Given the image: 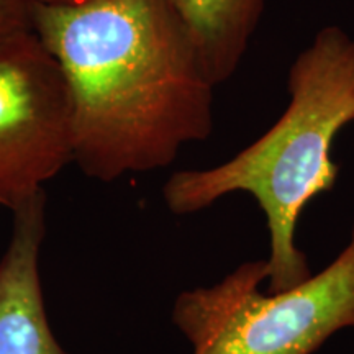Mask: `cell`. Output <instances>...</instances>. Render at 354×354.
<instances>
[{"mask_svg": "<svg viewBox=\"0 0 354 354\" xmlns=\"http://www.w3.org/2000/svg\"><path fill=\"white\" fill-rule=\"evenodd\" d=\"M69 97L73 162L102 183L172 165L214 131V88L167 0L38 3Z\"/></svg>", "mask_w": 354, "mask_h": 354, "instance_id": "6da1fadb", "label": "cell"}, {"mask_svg": "<svg viewBox=\"0 0 354 354\" xmlns=\"http://www.w3.org/2000/svg\"><path fill=\"white\" fill-rule=\"evenodd\" d=\"M287 91L284 113L264 135L218 166L174 172L162 187L174 215L250 194L268 223V292L290 289L312 276L295 236L308 203L330 192L339 174L333 145L354 122L353 35L342 26H323L292 63Z\"/></svg>", "mask_w": 354, "mask_h": 354, "instance_id": "7a4b0ae2", "label": "cell"}, {"mask_svg": "<svg viewBox=\"0 0 354 354\" xmlns=\"http://www.w3.org/2000/svg\"><path fill=\"white\" fill-rule=\"evenodd\" d=\"M268 261H246L220 282L177 295L171 318L192 354H313L354 330V221L348 245L320 272L268 292Z\"/></svg>", "mask_w": 354, "mask_h": 354, "instance_id": "3957f363", "label": "cell"}, {"mask_svg": "<svg viewBox=\"0 0 354 354\" xmlns=\"http://www.w3.org/2000/svg\"><path fill=\"white\" fill-rule=\"evenodd\" d=\"M73 162L69 97L39 38L0 46V207L17 210Z\"/></svg>", "mask_w": 354, "mask_h": 354, "instance_id": "277c9868", "label": "cell"}, {"mask_svg": "<svg viewBox=\"0 0 354 354\" xmlns=\"http://www.w3.org/2000/svg\"><path fill=\"white\" fill-rule=\"evenodd\" d=\"M46 194L13 210L12 234L0 259V354H68L44 307L39 254L46 233Z\"/></svg>", "mask_w": 354, "mask_h": 354, "instance_id": "5b68a950", "label": "cell"}, {"mask_svg": "<svg viewBox=\"0 0 354 354\" xmlns=\"http://www.w3.org/2000/svg\"><path fill=\"white\" fill-rule=\"evenodd\" d=\"M210 81L227 82L240 68L266 0H167Z\"/></svg>", "mask_w": 354, "mask_h": 354, "instance_id": "8992f818", "label": "cell"}, {"mask_svg": "<svg viewBox=\"0 0 354 354\" xmlns=\"http://www.w3.org/2000/svg\"><path fill=\"white\" fill-rule=\"evenodd\" d=\"M37 0H0V46L33 32Z\"/></svg>", "mask_w": 354, "mask_h": 354, "instance_id": "52a82bcc", "label": "cell"}, {"mask_svg": "<svg viewBox=\"0 0 354 354\" xmlns=\"http://www.w3.org/2000/svg\"><path fill=\"white\" fill-rule=\"evenodd\" d=\"M38 3H50V6H77V3L91 2V0H37Z\"/></svg>", "mask_w": 354, "mask_h": 354, "instance_id": "ba28073f", "label": "cell"}]
</instances>
